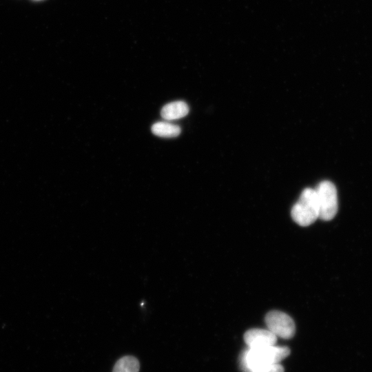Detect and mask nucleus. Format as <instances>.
<instances>
[{"mask_svg":"<svg viewBox=\"0 0 372 372\" xmlns=\"http://www.w3.org/2000/svg\"><path fill=\"white\" fill-rule=\"evenodd\" d=\"M244 340L249 348L275 345L277 337L269 329H251L244 334Z\"/></svg>","mask_w":372,"mask_h":372,"instance_id":"39448f33","label":"nucleus"},{"mask_svg":"<svg viewBox=\"0 0 372 372\" xmlns=\"http://www.w3.org/2000/svg\"><path fill=\"white\" fill-rule=\"evenodd\" d=\"M268 329L276 337L283 339L291 338L295 333L296 327L293 319L280 311H271L265 316Z\"/></svg>","mask_w":372,"mask_h":372,"instance_id":"20e7f679","label":"nucleus"},{"mask_svg":"<svg viewBox=\"0 0 372 372\" xmlns=\"http://www.w3.org/2000/svg\"><path fill=\"white\" fill-rule=\"evenodd\" d=\"M290 353L287 347L275 345L258 348H248L240 357V366L242 372H253L263 366L278 364Z\"/></svg>","mask_w":372,"mask_h":372,"instance_id":"f257e3e1","label":"nucleus"},{"mask_svg":"<svg viewBox=\"0 0 372 372\" xmlns=\"http://www.w3.org/2000/svg\"><path fill=\"white\" fill-rule=\"evenodd\" d=\"M139 368V362L136 358L125 356L116 362L112 372H138Z\"/></svg>","mask_w":372,"mask_h":372,"instance_id":"6e6552de","label":"nucleus"},{"mask_svg":"<svg viewBox=\"0 0 372 372\" xmlns=\"http://www.w3.org/2000/svg\"><path fill=\"white\" fill-rule=\"evenodd\" d=\"M291 215L297 224L303 227L311 225L319 218L318 202L314 189L306 188L302 191L291 209Z\"/></svg>","mask_w":372,"mask_h":372,"instance_id":"f03ea898","label":"nucleus"},{"mask_svg":"<svg viewBox=\"0 0 372 372\" xmlns=\"http://www.w3.org/2000/svg\"><path fill=\"white\" fill-rule=\"evenodd\" d=\"M151 130L154 135L163 138L176 137L181 132L178 125L166 121L155 123L152 126Z\"/></svg>","mask_w":372,"mask_h":372,"instance_id":"0eeeda50","label":"nucleus"},{"mask_svg":"<svg viewBox=\"0 0 372 372\" xmlns=\"http://www.w3.org/2000/svg\"><path fill=\"white\" fill-rule=\"evenodd\" d=\"M253 372H284V368L280 363L272 364L260 368Z\"/></svg>","mask_w":372,"mask_h":372,"instance_id":"1a4fd4ad","label":"nucleus"},{"mask_svg":"<svg viewBox=\"0 0 372 372\" xmlns=\"http://www.w3.org/2000/svg\"><path fill=\"white\" fill-rule=\"evenodd\" d=\"M189 112L187 104L183 101H177L165 105L161 115L166 121H174L185 116Z\"/></svg>","mask_w":372,"mask_h":372,"instance_id":"423d86ee","label":"nucleus"},{"mask_svg":"<svg viewBox=\"0 0 372 372\" xmlns=\"http://www.w3.org/2000/svg\"><path fill=\"white\" fill-rule=\"evenodd\" d=\"M317 194L319 218L323 220L333 219L338 209L337 189L329 180L322 181L315 189Z\"/></svg>","mask_w":372,"mask_h":372,"instance_id":"7ed1b4c3","label":"nucleus"},{"mask_svg":"<svg viewBox=\"0 0 372 372\" xmlns=\"http://www.w3.org/2000/svg\"><path fill=\"white\" fill-rule=\"evenodd\" d=\"M34 1H41V0H34Z\"/></svg>","mask_w":372,"mask_h":372,"instance_id":"9d476101","label":"nucleus"}]
</instances>
